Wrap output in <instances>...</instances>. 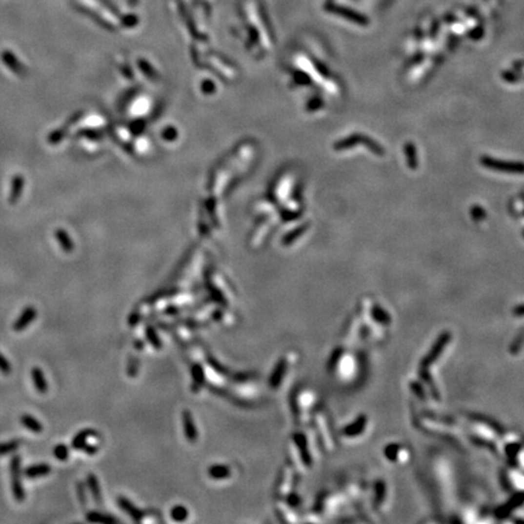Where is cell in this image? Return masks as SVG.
<instances>
[{
  "mask_svg": "<svg viewBox=\"0 0 524 524\" xmlns=\"http://www.w3.org/2000/svg\"><path fill=\"white\" fill-rule=\"evenodd\" d=\"M21 464L22 459L20 455L12 456L11 460H10V473H11V489L12 494H14L15 500L22 503L26 498V493H24V488L22 485V471H21Z\"/></svg>",
  "mask_w": 524,
  "mask_h": 524,
  "instance_id": "6da1fadb",
  "label": "cell"
},
{
  "mask_svg": "<svg viewBox=\"0 0 524 524\" xmlns=\"http://www.w3.org/2000/svg\"><path fill=\"white\" fill-rule=\"evenodd\" d=\"M482 164H483L485 168L490 169V170L501 171V173H507V174H523L524 173V164L522 163L504 161H499V159H493V158H489V157H484V158H482Z\"/></svg>",
  "mask_w": 524,
  "mask_h": 524,
  "instance_id": "7a4b0ae2",
  "label": "cell"
},
{
  "mask_svg": "<svg viewBox=\"0 0 524 524\" xmlns=\"http://www.w3.org/2000/svg\"><path fill=\"white\" fill-rule=\"evenodd\" d=\"M37 317V309L34 306H27L24 307L23 311L21 312V314H20L19 317H17V319L15 321L14 325H12V328H14L15 331H17V333H20V331H23L24 329L27 328L28 325H31L32 323H33V321L36 319Z\"/></svg>",
  "mask_w": 524,
  "mask_h": 524,
  "instance_id": "3957f363",
  "label": "cell"
},
{
  "mask_svg": "<svg viewBox=\"0 0 524 524\" xmlns=\"http://www.w3.org/2000/svg\"><path fill=\"white\" fill-rule=\"evenodd\" d=\"M51 472V466L49 464H34V465L28 466V467L24 468L23 475L27 478H39V477H45L49 473Z\"/></svg>",
  "mask_w": 524,
  "mask_h": 524,
  "instance_id": "277c9868",
  "label": "cell"
},
{
  "mask_svg": "<svg viewBox=\"0 0 524 524\" xmlns=\"http://www.w3.org/2000/svg\"><path fill=\"white\" fill-rule=\"evenodd\" d=\"M24 188V179L21 175H16V176L12 179L11 182V191H10L9 196V202L11 204H16L19 202V199L21 198L22 192Z\"/></svg>",
  "mask_w": 524,
  "mask_h": 524,
  "instance_id": "5b68a950",
  "label": "cell"
},
{
  "mask_svg": "<svg viewBox=\"0 0 524 524\" xmlns=\"http://www.w3.org/2000/svg\"><path fill=\"white\" fill-rule=\"evenodd\" d=\"M1 57H2V62H4V63L9 67V69H11L14 73L20 74V76L24 74L26 69H24L23 64H22L21 62L16 59V56H15L14 54H11V52H9V51H4L2 52Z\"/></svg>",
  "mask_w": 524,
  "mask_h": 524,
  "instance_id": "8992f818",
  "label": "cell"
},
{
  "mask_svg": "<svg viewBox=\"0 0 524 524\" xmlns=\"http://www.w3.org/2000/svg\"><path fill=\"white\" fill-rule=\"evenodd\" d=\"M32 379H33L34 387H36V390L38 391L39 393L44 394L47 392V388L49 387H47L46 379H45L43 370H41L40 368L34 366V368L32 369Z\"/></svg>",
  "mask_w": 524,
  "mask_h": 524,
  "instance_id": "52a82bcc",
  "label": "cell"
},
{
  "mask_svg": "<svg viewBox=\"0 0 524 524\" xmlns=\"http://www.w3.org/2000/svg\"><path fill=\"white\" fill-rule=\"evenodd\" d=\"M20 421H21V423L27 428V430L32 431V432H34V433L43 432V430H44L43 423H41L40 421L37 420L34 416L29 415V414H23V415L20 418Z\"/></svg>",
  "mask_w": 524,
  "mask_h": 524,
  "instance_id": "ba28073f",
  "label": "cell"
},
{
  "mask_svg": "<svg viewBox=\"0 0 524 524\" xmlns=\"http://www.w3.org/2000/svg\"><path fill=\"white\" fill-rule=\"evenodd\" d=\"M449 338H450V336H449V334H444V335L442 336L441 339H439V341L436 343L435 347H433V351L431 352V353L428 354V357H426L425 361H423V366L430 365V364L432 363L433 361H435L437 357L439 356V353L442 352V348H443V346L445 345V343L449 341Z\"/></svg>",
  "mask_w": 524,
  "mask_h": 524,
  "instance_id": "9c48e42d",
  "label": "cell"
},
{
  "mask_svg": "<svg viewBox=\"0 0 524 524\" xmlns=\"http://www.w3.org/2000/svg\"><path fill=\"white\" fill-rule=\"evenodd\" d=\"M55 237H56L60 245H61V248L63 249L64 251L69 253V251L73 250V243H72L71 238H69L68 234L66 233V231H63V229H56Z\"/></svg>",
  "mask_w": 524,
  "mask_h": 524,
  "instance_id": "30bf717a",
  "label": "cell"
},
{
  "mask_svg": "<svg viewBox=\"0 0 524 524\" xmlns=\"http://www.w3.org/2000/svg\"><path fill=\"white\" fill-rule=\"evenodd\" d=\"M22 442L20 439H10V441L2 442L0 443V456L7 455L10 453H14L15 450L20 448Z\"/></svg>",
  "mask_w": 524,
  "mask_h": 524,
  "instance_id": "8fae6325",
  "label": "cell"
},
{
  "mask_svg": "<svg viewBox=\"0 0 524 524\" xmlns=\"http://www.w3.org/2000/svg\"><path fill=\"white\" fill-rule=\"evenodd\" d=\"M94 431L91 430H85V431H81V433H78L76 437H74L73 442H72V445H73L74 449H83L84 445L86 444V438L89 436L94 435Z\"/></svg>",
  "mask_w": 524,
  "mask_h": 524,
  "instance_id": "7c38bea8",
  "label": "cell"
},
{
  "mask_svg": "<svg viewBox=\"0 0 524 524\" xmlns=\"http://www.w3.org/2000/svg\"><path fill=\"white\" fill-rule=\"evenodd\" d=\"M54 455L57 460H67L69 455V449L67 448V445H64V444H57L54 448Z\"/></svg>",
  "mask_w": 524,
  "mask_h": 524,
  "instance_id": "4fadbf2b",
  "label": "cell"
},
{
  "mask_svg": "<svg viewBox=\"0 0 524 524\" xmlns=\"http://www.w3.org/2000/svg\"><path fill=\"white\" fill-rule=\"evenodd\" d=\"M11 371H12L11 363L7 361L6 357H5L4 354L0 353V373H1L2 375H10Z\"/></svg>",
  "mask_w": 524,
  "mask_h": 524,
  "instance_id": "5bb4252c",
  "label": "cell"
},
{
  "mask_svg": "<svg viewBox=\"0 0 524 524\" xmlns=\"http://www.w3.org/2000/svg\"><path fill=\"white\" fill-rule=\"evenodd\" d=\"M87 483H89L90 489H91V491H92V494H94L95 498H96V499H100L99 486H97V482H96V480H95V477H92V476H90L89 480H87Z\"/></svg>",
  "mask_w": 524,
  "mask_h": 524,
  "instance_id": "9a60e30c",
  "label": "cell"
}]
</instances>
